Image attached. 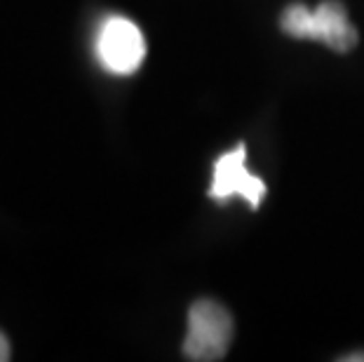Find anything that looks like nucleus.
Listing matches in <instances>:
<instances>
[{"instance_id":"nucleus-1","label":"nucleus","mask_w":364,"mask_h":362,"mask_svg":"<svg viewBox=\"0 0 364 362\" xmlns=\"http://www.w3.org/2000/svg\"><path fill=\"white\" fill-rule=\"evenodd\" d=\"M280 28L299 41H320L334 52H350L358 45V28L338 0H324L315 10L289 5L280 17Z\"/></svg>"},{"instance_id":"nucleus-2","label":"nucleus","mask_w":364,"mask_h":362,"mask_svg":"<svg viewBox=\"0 0 364 362\" xmlns=\"http://www.w3.org/2000/svg\"><path fill=\"white\" fill-rule=\"evenodd\" d=\"M233 341V318L221 304L200 299L188 311V329L183 339V356L193 362L223 360Z\"/></svg>"},{"instance_id":"nucleus-3","label":"nucleus","mask_w":364,"mask_h":362,"mask_svg":"<svg viewBox=\"0 0 364 362\" xmlns=\"http://www.w3.org/2000/svg\"><path fill=\"white\" fill-rule=\"evenodd\" d=\"M97 57L108 73L132 75L146 59L144 33L127 17H108L97 36Z\"/></svg>"},{"instance_id":"nucleus-4","label":"nucleus","mask_w":364,"mask_h":362,"mask_svg":"<svg viewBox=\"0 0 364 362\" xmlns=\"http://www.w3.org/2000/svg\"><path fill=\"white\" fill-rule=\"evenodd\" d=\"M230 196H242L252 210H259L263 196H266V183L259 176H254L247 169V149L240 144L237 149L228 151L214 163V176L209 186V198L226 200Z\"/></svg>"},{"instance_id":"nucleus-5","label":"nucleus","mask_w":364,"mask_h":362,"mask_svg":"<svg viewBox=\"0 0 364 362\" xmlns=\"http://www.w3.org/2000/svg\"><path fill=\"white\" fill-rule=\"evenodd\" d=\"M5 360H10V344H7L5 334L0 332V362H5Z\"/></svg>"},{"instance_id":"nucleus-6","label":"nucleus","mask_w":364,"mask_h":362,"mask_svg":"<svg viewBox=\"0 0 364 362\" xmlns=\"http://www.w3.org/2000/svg\"><path fill=\"white\" fill-rule=\"evenodd\" d=\"M343 360H348V362H350V360H364V356H348V358H343Z\"/></svg>"}]
</instances>
